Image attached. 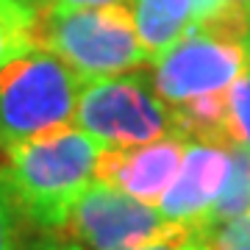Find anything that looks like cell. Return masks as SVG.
Wrapping results in <instances>:
<instances>
[{"instance_id":"16","label":"cell","mask_w":250,"mask_h":250,"mask_svg":"<svg viewBox=\"0 0 250 250\" xmlns=\"http://www.w3.org/2000/svg\"><path fill=\"white\" fill-rule=\"evenodd\" d=\"M28 3L47 11H72V9H100V6H111V3H128V0H28Z\"/></svg>"},{"instance_id":"12","label":"cell","mask_w":250,"mask_h":250,"mask_svg":"<svg viewBox=\"0 0 250 250\" xmlns=\"http://www.w3.org/2000/svg\"><path fill=\"white\" fill-rule=\"evenodd\" d=\"M228 147H250V67L228 86V120H225Z\"/></svg>"},{"instance_id":"15","label":"cell","mask_w":250,"mask_h":250,"mask_svg":"<svg viewBox=\"0 0 250 250\" xmlns=\"http://www.w3.org/2000/svg\"><path fill=\"white\" fill-rule=\"evenodd\" d=\"M0 250H17V223H14V197L9 181L0 172Z\"/></svg>"},{"instance_id":"3","label":"cell","mask_w":250,"mask_h":250,"mask_svg":"<svg viewBox=\"0 0 250 250\" xmlns=\"http://www.w3.org/2000/svg\"><path fill=\"white\" fill-rule=\"evenodd\" d=\"M83 81L50 50L14 59L0 70V150L75 120Z\"/></svg>"},{"instance_id":"13","label":"cell","mask_w":250,"mask_h":250,"mask_svg":"<svg viewBox=\"0 0 250 250\" xmlns=\"http://www.w3.org/2000/svg\"><path fill=\"white\" fill-rule=\"evenodd\" d=\"M208 250H250V211L206 233Z\"/></svg>"},{"instance_id":"17","label":"cell","mask_w":250,"mask_h":250,"mask_svg":"<svg viewBox=\"0 0 250 250\" xmlns=\"http://www.w3.org/2000/svg\"><path fill=\"white\" fill-rule=\"evenodd\" d=\"M31 250H81V248L72 245V242H39Z\"/></svg>"},{"instance_id":"7","label":"cell","mask_w":250,"mask_h":250,"mask_svg":"<svg viewBox=\"0 0 250 250\" xmlns=\"http://www.w3.org/2000/svg\"><path fill=\"white\" fill-rule=\"evenodd\" d=\"M184 153L187 139L181 134L161 136L139 147H103L98 156L95 178L159 208L164 192L172 187L181 170Z\"/></svg>"},{"instance_id":"10","label":"cell","mask_w":250,"mask_h":250,"mask_svg":"<svg viewBox=\"0 0 250 250\" xmlns=\"http://www.w3.org/2000/svg\"><path fill=\"white\" fill-rule=\"evenodd\" d=\"M228 156H231V172H228V181H225V189L220 192L211 208L206 211L200 220H195V228L200 233H211L214 228L231 223L236 217L248 214L250 211V147H242V145H231L225 147Z\"/></svg>"},{"instance_id":"1","label":"cell","mask_w":250,"mask_h":250,"mask_svg":"<svg viewBox=\"0 0 250 250\" xmlns=\"http://www.w3.org/2000/svg\"><path fill=\"white\" fill-rule=\"evenodd\" d=\"M103 145L81 128H56L6 153L11 197L28 220L42 228H64L75 203L95 181Z\"/></svg>"},{"instance_id":"4","label":"cell","mask_w":250,"mask_h":250,"mask_svg":"<svg viewBox=\"0 0 250 250\" xmlns=\"http://www.w3.org/2000/svg\"><path fill=\"white\" fill-rule=\"evenodd\" d=\"M75 123L103 147H139L172 134V108L142 75L81 83Z\"/></svg>"},{"instance_id":"5","label":"cell","mask_w":250,"mask_h":250,"mask_svg":"<svg viewBox=\"0 0 250 250\" xmlns=\"http://www.w3.org/2000/svg\"><path fill=\"white\" fill-rule=\"evenodd\" d=\"M250 67L242 42L192 31L156 62L153 89L167 106H181L192 98L228 89Z\"/></svg>"},{"instance_id":"2","label":"cell","mask_w":250,"mask_h":250,"mask_svg":"<svg viewBox=\"0 0 250 250\" xmlns=\"http://www.w3.org/2000/svg\"><path fill=\"white\" fill-rule=\"evenodd\" d=\"M36 42L39 50L59 56L81 81L123 75L150 62L128 3L72 11L39 9Z\"/></svg>"},{"instance_id":"19","label":"cell","mask_w":250,"mask_h":250,"mask_svg":"<svg viewBox=\"0 0 250 250\" xmlns=\"http://www.w3.org/2000/svg\"><path fill=\"white\" fill-rule=\"evenodd\" d=\"M248 17H250V11H248ZM245 50H248V59H250V31H248V42H245Z\"/></svg>"},{"instance_id":"9","label":"cell","mask_w":250,"mask_h":250,"mask_svg":"<svg viewBox=\"0 0 250 250\" xmlns=\"http://www.w3.org/2000/svg\"><path fill=\"white\" fill-rule=\"evenodd\" d=\"M131 14L150 62H161L192 31V0H131Z\"/></svg>"},{"instance_id":"18","label":"cell","mask_w":250,"mask_h":250,"mask_svg":"<svg viewBox=\"0 0 250 250\" xmlns=\"http://www.w3.org/2000/svg\"><path fill=\"white\" fill-rule=\"evenodd\" d=\"M231 3H236V6H242V9L250 11V0H231Z\"/></svg>"},{"instance_id":"14","label":"cell","mask_w":250,"mask_h":250,"mask_svg":"<svg viewBox=\"0 0 250 250\" xmlns=\"http://www.w3.org/2000/svg\"><path fill=\"white\" fill-rule=\"evenodd\" d=\"M200 236L203 233L197 231L192 223H170V228L161 236H156L153 242H147L142 248H131V250H192Z\"/></svg>"},{"instance_id":"6","label":"cell","mask_w":250,"mask_h":250,"mask_svg":"<svg viewBox=\"0 0 250 250\" xmlns=\"http://www.w3.org/2000/svg\"><path fill=\"white\" fill-rule=\"evenodd\" d=\"M170 223L172 220H167L159 208L98 178L86 187L67 220L70 231L89 250L142 248L161 236Z\"/></svg>"},{"instance_id":"8","label":"cell","mask_w":250,"mask_h":250,"mask_svg":"<svg viewBox=\"0 0 250 250\" xmlns=\"http://www.w3.org/2000/svg\"><path fill=\"white\" fill-rule=\"evenodd\" d=\"M228 172H231V156L225 147L206 142L187 145L181 170L172 187L161 197L159 211L172 223L200 220L225 189Z\"/></svg>"},{"instance_id":"11","label":"cell","mask_w":250,"mask_h":250,"mask_svg":"<svg viewBox=\"0 0 250 250\" xmlns=\"http://www.w3.org/2000/svg\"><path fill=\"white\" fill-rule=\"evenodd\" d=\"M39 9L28 0H0V70L14 59L39 50Z\"/></svg>"}]
</instances>
